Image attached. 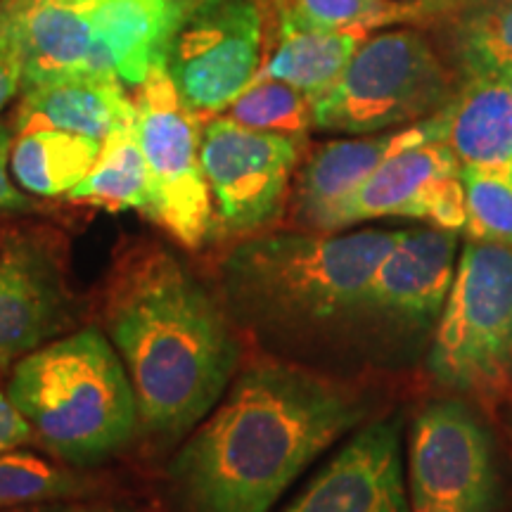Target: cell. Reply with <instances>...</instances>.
<instances>
[{
	"label": "cell",
	"mask_w": 512,
	"mask_h": 512,
	"mask_svg": "<svg viewBox=\"0 0 512 512\" xmlns=\"http://www.w3.org/2000/svg\"><path fill=\"white\" fill-rule=\"evenodd\" d=\"M219 403L171 463L190 512H268L366 415L351 389L275 361L249 366Z\"/></svg>",
	"instance_id": "obj_1"
},
{
	"label": "cell",
	"mask_w": 512,
	"mask_h": 512,
	"mask_svg": "<svg viewBox=\"0 0 512 512\" xmlns=\"http://www.w3.org/2000/svg\"><path fill=\"white\" fill-rule=\"evenodd\" d=\"M105 320L140 422L169 439L195 430L223 399L240 358L216 299L174 254L150 247L114 273Z\"/></svg>",
	"instance_id": "obj_2"
},
{
	"label": "cell",
	"mask_w": 512,
	"mask_h": 512,
	"mask_svg": "<svg viewBox=\"0 0 512 512\" xmlns=\"http://www.w3.org/2000/svg\"><path fill=\"white\" fill-rule=\"evenodd\" d=\"M399 235L375 228L256 235L223 259V297L230 313L261 335L306 337L354 325Z\"/></svg>",
	"instance_id": "obj_3"
},
{
	"label": "cell",
	"mask_w": 512,
	"mask_h": 512,
	"mask_svg": "<svg viewBox=\"0 0 512 512\" xmlns=\"http://www.w3.org/2000/svg\"><path fill=\"white\" fill-rule=\"evenodd\" d=\"M8 396L38 439L76 465L100 463L121 451L140 422L124 363L95 328L19 358Z\"/></svg>",
	"instance_id": "obj_4"
},
{
	"label": "cell",
	"mask_w": 512,
	"mask_h": 512,
	"mask_svg": "<svg viewBox=\"0 0 512 512\" xmlns=\"http://www.w3.org/2000/svg\"><path fill=\"white\" fill-rule=\"evenodd\" d=\"M460 76L430 31L392 27L363 36L337 81L313 100V131L368 136L444 110Z\"/></svg>",
	"instance_id": "obj_5"
},
{
	"label": "cell",
	"mask_w": 512,
	"mask_h": 512,
	"mask_svg": "<svg viewBox=\"0 0 512 512\" xmlns=\"http://www.w3.org/2000/svg\"><path fill=\"white\" fill-rule=\"evenodd\" d=\"M427 370L482 406L512 401V249L467 240L434 328Z\"/></svg>",
	"instance_id": "obj_6"
},
{
	"label": "cell",
	"mask_w": 512,
	"mask_h": 512,
	"mask_svg": "<svg viewBox=\"0 0 512 512\" xmlns=\"http://www.w3.org/2000/svg\"><path fill=\"white\" fill-rule=\"evenodd\" d=\"M136 131L150 174V216L185 247L214 230L211 192L202 166V119L181 100L162 64L136 86Z\"/></svg>",
	"instance_id": "obj_7"
},
{
	"label": "cell",
	"mask_w": 512,
	"mask_h": 512,
	"mask_svg": "<svg viewBox=\"0 0 512 512\" xmlns=\"http://www.w3.org/2000/svg\"><path fill=\"white\" fill-rule=\"evenodd\" d=\"M275 0H216L171 38L162 67L200 119L221 114L259 76Z\"/></svg>",
	"instance_id": "obj_8"
},
{
	"label": "cell",
	"mask_w": 512,
	"mask_h": 512,
	"mask_svg": "<svg viewBox=\"0 0 512 512\" xmlns=\"http://www.w3.org/2000/svg\"><path fill=\"white\" fill-rule=\"evenodd\" d=\"M494 441L458 399L420 408L408 437L411 512H494L498 505Z\"/></svg>",
	"instance_id": "obj_9"
},
{
	"label": "cell",
	"mask_w": 512,
	"mask_h": 512,
	"mask_svg": "<svg viewBox=\"0 0 512 512\" xmlns=\"http://www.w3.org/2000/svg\"><path fill=\"white\" fill-rule=\"evenodd\" d=\"M304 140L254 131L216 114L202 128V166L214 228L245 235L266 228L285 207Z\"/></svg>",
	"instance_id": "obj_10"
},
{
	"label": "cell",
	"mask_w": 512,
	"mask_h": 512,
	"mask_svg": "<svg viewBox=\"0 0 512 512\" xmlns=\"http://www.w3.org/2000/svg\"><path fill=\"white\" fill-rule=\"evenodd\" d=\"M373 219H413L430 228L465 230V188L460 162L446 140L396 152L328 221L325 233Z\"/></svg>",
	"instance_id": "obj_11"
},
{
	"label": "cell",
	"mask_w": 512,
	"mask_h": 512,
	"mask_svg": "<svg viewBox=\"0 0 512 512\" xmlns=\"http://www.w3.org/2000/svg\"><path fill=\"white\" fill-rule=\"evenodd\" d=\"M458 266V233L441 228L401 230L370 280L361 325L396 339H422L437 328Z\"/></svg>",
	"instance_id": "obj_12"
},
{
	"label": "cell",
	"mask_w": 512,
	"mask_h": 512,
	"mask_svg": "<svg viewBox=\"0 0 512 512\" xmlns=\"http://www.w3.org/2000/svg\"><path fill=\"white\" fill-rule=\"evenodd\" d=\"M285 512H411L401 422L377 420L363 427Z\"/></svg>",
	"instance_id": "obj_13"
},
{
	"label": "cell",
	"mask_w": 512,
	"mask_h": 512,
	"mask_svg": "<svg viewBox=\"0 0 512 512\" xmlns=\"http://www.w3.org/2000/svg\"><path fill=\"white\" fill-rule=\"evenodd\" d=\"M448 107V105H446ZM446 107L434 117L392 131L339 138L316 147L306 159L294 188V214L309 230L325 233L332 214L396 152L446 140Z\"/></svg>",
	"instance_id": "obj_14"
},
{
	"label": "cell",
	"mask_w": 512,
	"mask_h": 512,
	"mask_svg": "<svg viewBox=\"0 0 512 512\" xmlns=\"http://www.w3.org/2000/svg\"><path fill=\"white\" fill-rule=\"evenodd\" d=\"M69 318L55 254L34 238H10L0 254V366L43 347Z\"/></svg>",
	"instance_id": "obj_15"
},
{
	"label": "cell",
	"mask_w": 512,
	"mask_h": 512,
	"mask_svg": "<svg viewBox=\"0 0 512 512\" xmlns=\"http://www.w3.org/2000/svg\"><path fill=\"white\" fill-rule=\"evenodd\" d=\"M216 0H81L91 19V69L117 74L136 88L164 64L178 29Z\"/></svg>",
	"instance_id": "obj_16"
},
{
	"label": "cell",
	"mask_w": 512,
	"mask_h": 512,
	"mask_svg": "<svg viewBox=\"0 0 512 512\" xmlns=\"http://www.w3.org/2000/svg\"><path fill=\"white\" fill-rule=\"evenodd\" d=\"M136 121V102L112 72H67L29 83L19 91L15 128H57L95 140Z\"/></svg>",
	"instance_id": "obj_17"
},
{
	"label": "cell",
	"mask_w": 512,
	"mask_h": 512,
	"mask_svg": "<svg viewBox=\"0 0 512 512\" xmlns=\"http://www.w3.org/2000/svg\"><path fill=\"white\" fill-rule=\"evenodd\" d=\"M446 114V143L460 166L512 178V102L505 76H463Z\"/></svg>",
	"instance_id": "obj_18"
},
{
	"label": "cell",
	"mask_w": 512,
	"mask_h": 512,
	"mask_svg": "<svg viewBox=\"0 0 512 512\" xmlns=\"http://www.w3.org/2000/svg\"><path fill=\"white\" fill-rule=\"evenodd\" d=\"M361 41L363 34L358 31L320 29L306 24L280 0H275L271 41L259 76L290 83L316 100L344 72Z\"/></svg>",
	"instance_id": "obj_19"
},
{
	"label": "cell",
	"mask_w": 512,
	"mask_h": 512,
	"mask_svg": "<svg viewBox=\"0 0 512 512\" xmlns=\"http://www.w3.org/2000/svg\"><path fill=\"white\" fill-rule=\"evenodd\" d=\"M100 147V140L57 128L17 131L10 147V176L27 195L67 197L93 169Z\"/></svg>",
	"instance_id": "obj_20"
},
{
	"label": "cell",
	"mask_w": 512,
	"mask_h": 512,
	"mask_svg": "<svg viewBox=\"0 0 512 512\" xmlns=\"http://www.w3.org/2000/svg\"><path fill=\"white\" fill-rule=\"evenodd\" d=\"M432 31L460 79L505 76L512 69V0H482Z\"/></svg>",
	"instance_id": "obj_21"
},
{
	"label": "cell",
	"mask_w": 512,
	"mask_h": 512,
	"mask_svg": "<svg viewBox=\"0 0 512 512\" xmlns=\"http://www.w3.org/2000/svg\"><path fill=\"white\" fill-rule=\"evenodd\" d=\"M67 200L110 211H150V174L140 150L136 121L102 140L93 169L69 192Z\"/></svg>",
	"instance_id": "obj_22"
},
{
	"label": "cell",
	"mask_w": 512,
	"mask_h": 512,
	"mask_svg": "<svg viewBox=\"0 0 512 512\" xmlns=\"http://www.w3.org/2000/svg\"><path fill=\"white\" fill-rule=\"evenodd\" d=\"M221 114L254 131L297 140H306L313 131V100L309 95L268 76H256Z\"/></svg>",
	"instance_id": "obj_23"
},
{
	"label": "cell",
	"mask_w": 512,
	"mask_h": 512,
	"mask_svg": "<svg viewBox=\"0 0 512 512\" xmlns=\"http://www.w3.org/2000/svg\"><path fill=\"white\" fill-rule=\"evenodd\" d=\"M86 482L31 453H0V510L81 496Z\"/></svg>",
	"instance_id": "obj_24"
},
{
	"label": "cell",
	"mask_w": 512,
	"mask_h": 512,
	"mask_svg": "<svg viewBox=\"0 0 512 512\" xmlns=\"http://www.w3.org/2000/svg\"><path fill=\"white\" fill-rule=\"evenodd\" d=\"M465 188V233L470 240L512 249V178L460 166Z\"/></svg>",
	"instance_id": "obj_25"
},
{
	"label": "cell",
	"mask_w": 512,
	"mask_h": 512,
	"mask_svg": "<svg viewBox=\"0 0 512 512\" xmlns=\"http://www.w3.org/2000/svg\"><path fill=\"white\" fill-rule=\"evenodd\" d=\"M34 0H0V114L22 91L24 27Z\"/></svg>",
	"instance_id": "obj_26"
},
{
	"label": "cell",
	"mask_w": 512,
	"mask_h": 512,
	"mask_svg": "<svg viewBox=\"0 0 512 512\" xmlns=\"http://www.w3.org/2000/svg\"><path fill=\"white\" fill-rule=\"evenodd\" d=\"M292 15L320 29L373 34L384 0H280Z\"/></svg>",
	"instance_id": "obj_27"
},
{
	"label": "cell",
	"mask_w": 512,
	"mask_h": 512,
	"mask_svg": "<svg viewBox=\"0 0 512 512\" xmlns=\"http://www.w3.org/2000/svg\"><path fill=\"white\" fill-rule=\"evenodd\" d=\"M15 124L0 121V216L24 214L34 209V202L10 176V147L15 140Z\"/></svg>",
	"instance_id": "obj_28"
},
{
	"label": "cell",
	"mask_w": 512,
	"mask_h": 512,
	"mask_svg": "<svg viewBox=\"0 0 512 512\" xmlns=\"http://www.w3.org/2000/svg\"><path fill=\"white\" fill-rule=\"evenodd\" d=\"M31 439L29 420L19 413V408L10 401V396L0 392V453L27 444Z\"/></svg>",
	"instance_id": "obj_29"
},
{
	"label": "cell",
	"mask_w": 512,
	"mask_h": 512,
	"mask_svg": "<svg viewBox=\"0 0 512 512\" xmlns=\"http://www.w3.org/2000/svg\"><path fill=\"white\" fill-rule=\"evenodd\" d=\"M53 512H117V510H105V508H83V505H72V508H57Z\"/></svg>",
	"instance_id": "obj_30"
},
{
	"label": "cell",
	"mask_w": 512,
	"mask_h": 512,
	"mask_svg": "<svg viewBox=\"0 0 512 512\" xmlns=\"http://www.w3.org/2000/svg\"><path fill=\"white\" fill-rule=\"evenodd\" d=\"M505 83H508V91H510V102H512V69L505 74Z\"/></svg>",
	"instance_id": "obj_31"
},
{
	"label": "cell",
	"mask_w": 512,
	"mask_h": 512,
	"mask_svg": "<svg viewBox=\"0 0 512 512\" xmlns=\"http://www.w3.org/2000/svg\"><path fill=\"white\" fill-rule=\"evenodd\" d=\"M508 432H510V439H512V411L508 413Z\"/></svg>",
	"instance_id": "obj_32"
}]
</instances>
